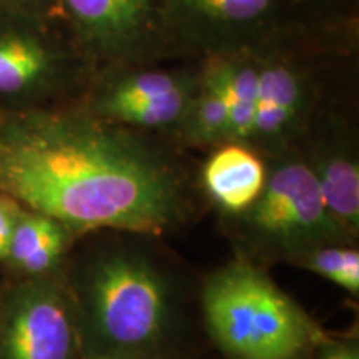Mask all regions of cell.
Returning a JSON list of instances; mask_svg holds the SVG:
<instances>
[{"instance_id":"6da1fadb","label":"cell","mask_w":359,"mask_h":359,"mask_svg":"<svg viewBox=\"0 0 359 359\" xmlns=\"http://www.w3.org/2000/svg\"><path fill=\"white\" fill-rule=\"evenodd\" d=\"M0 193L72 233L163 235L185 215L182 180L167 161L80 115L0 120Z\"/></svg>"},{"instance_id":"7a4b0ae2","label":"cell","mask_w":359,"mask_h":359,"mask_svg":"<svg viewBox=\"0 0 359 359\" xmlns=\"http://www.w3.org/2000/svg\"><path fill=\"white\" fill-rule=\"evenodd\" d=\"M75 313L88 358L154 359L172 331L173 294L145 255L111 248L85 268Z\"/></svg>"},{"instance_id":"3957f363","label":"cell","mask_w":359,"mask_h":359,"mask_svg":"<svg viewBox=\"0 0 359 359\" xmlns=\"http://www.w3.org/2000/svg\"><path fill=\"white\" fill-rule=\"evenodd\" d=\"M201 311L230 359H308L326 339L306 311L246 259L206 278Z\"/></svg>"},{"instance_id":"277c9868","label":"cell","mask_w":359,"mask_h":359,"mask_svg":"<svg viewBox=\"0 0 359 359\" xmlns=\"http://www.w3.org/2000/svg\"><path fill=\"white\" fill-rule=\"evenodd\" d=\"M233 217L251 251L285 262L314 246L351 245L354 238L330 213L308 161L299 156H281L266 167L258 198Z\"/></svg>"},{"instance_id":"5b68a950","label":"cell","mask_w":359,"mask_h":359,"mask_svg":"<svg viewBox=\"0 0 359 359\" xmlns=\"http://www.w3.org/2000/svg\"><path fill=\"white\" fill-rule=\"evenodd\" d=\"M79 344L77 313L57 285L13 291L0 314V359H74Z\"/></svg>"},{"instance_id":"8992f818","label":"cell","mask_w":359,"mask_h":359,"mask_svg":"<svg viewBox=\"0 0 359 359\" xmlns=\"http://www.w3.org/2000/svg\"><path fill=\"white\" fill-rule=\"evenodd\" d=\"M266 180V165L245 143H228L206 161L201 182L224 213L245 212L258 198Z\"/></svg>"},{"instance_id":"52a82bcc","label":"cell","mask_w":359,"mask_h":359,"mask_svg":"<svg viewBox=\"0 0 359 359\" xmlns=\"http://www.w3.org/2000/svg\"><path fill=\"white\" fill-rule=\"evenodd\" d=\"M303 85L294 72L271 65L258 74V100L250 140L276 147L298 122L303 109Z\"/></svg>"},{"instance_id":"ba28073f","label":"cell","mask_w":359,"mask_h":359,"mask_svg":"<svg viewBox=\"0 0 359 359\" xmlns=\"http://www.w3.org/2000/svg\"><path fill=\"white\" fill-rule=\"evenodd\" d=\"M70 233L57 219L22 208L13 226L6 259L24 275L34 278L47 275L64 257Z\"/></svg>"},{"instance_id":"9c48e42d","label":"cell","mask_w":359,"mask_h":359,"mask_svg":"<svg viewBox=\"0 0 359 359\" xmlns=\"http://www.w3.org/2000/svg\"><path fill=\"white\" fill-rule=\"evenodd\" d=\"M323 200L349 235L359 231V165L353 155L333 150L306 160Z\"/></svg>"},{"instance_id":"30bf717a","label":"cell","mask_w":359,"mask_h":359,"mask_svg":"<svg viewBox=\"0 0 359 359\" xmlns=\"http://www.w3.org/2000/svg\"><path fill=\"white\" fill-rule=\"evenodd\" d=\"M228 103V143L250 142L258 100L259 70L245 64L218 62L208 69Z\"/></svg>"},{"instance_id":"8fae6325","label":"cell","mask_w":359,"mask_h":359,"mask_svg":"<svg viewBox=\"0 0 359 359\" xmlns=\"http://www.w3.org/2000/svg\"><path fill=\"white\" fill-rule=\"evenodd\" d=\"M52 70V58L37 40L7 35L0 39V93L19 95L42 83Z\"/></svg>"},{"instance_id":"7c38bea8","label":"cell","mask_w":359,"mask_h":359,"mask_svg":"<svg viewBox=\"0 0 359 359\" xmlns=\"http://www.w3.org/2000/svg\"><path fill=\"white\" fill-rule=\"evenodd\" d=\"M85 25L100 37H125L148 12V0H67Z\"/></svg>"},{"instance_id":"4fadbf2b","label":"cell","mask_w":359,"mask_h":359,"mask_svg":"<svg viewBox=\"0 0 359 359\" xmlns=\"http://www.w3.org/2000/svg\"><path fill=\"white\" fill-rule=\"evenodd\" d=\"M182 122L187 123V138L191 143L226 142L228 103L210 72H206L198 97L190 103Z\"/></svg>"},{"instance_id":"5bb4252c","label":"cell","mask_w":359,"mask_h":359,"mask_svg":"<svg viewBox=\"0 0 359 359\" xmlns=\"http://www.w3.org/2000/svg\"><path fill=\"white\" fill-rule=\"evenodd\" d=\"M185 80L163 72H142V74L128 75L111 85L103 95L98 98L97 111L105 118H114L116 111L127 109L161 95L173 92L175 88L185 85Z\"/></svg>"},{"instance_id":"9a60e30c","label":"cell","mask_w":359,"mask_h":359,"mask_svg":"<svg viewBox=\"0 0 359 359\" xmlns=\"http://www.w3.org/2000/svg\"><path fill=\"white\" fill-rule=\"evenodd\" d=\"M290 263L334 283L349 294L359 293V251L351 245L314 246L296 255Z\"/></svg>"},{"instance_id":"2e32d148","label":"cell","mask_w":359,"mask_h":359,"mask_svg":"<svg viewBox=\"0 0 359 359\" xmlns=\"http://www.w3.org/2000/svg\"><path fill=\"white\" fill-rule=\"evenodd\" d=\"M205 12L226 20H250L268 7L269 0H195Z\"/></svg>"},{"instance_id":"e0dca14e","label":"cell","mask_w":359,"mask_h":359,"mask_svg":"<svg viewBox=\"0 0 359 359\" xmlns=\"http://www.w3.org/2000/svg\"><path fill=\"white\" fill-rule=\"evenodd\" d=\"M20 212L22 205L12 200L11 196L0 193V259L7 258L8 243H11L13 226H15Z\"/></svg>"},{"instance_id":"ac0fdd59","label":"cell","mask_w":359,"mask_h":359,"mask_svg":"<svg viewBox=\"0 0 359 359\" xmlns=\"http://www.w3.org/2000/svg\"><path fill=\"white\" fill-rule=\"evenodd\" d=\"M314 359H359V348L354 341L325 339L316 348Z\"/></svg>"},{"instance_id":"d6986e66","label":"cell","mask_w":359,"mask_h":359,"mask_svg":"<svg viewBox=\"0 0 359 359\" xmlns=\"http://www.w3.org/2000/svg\"><path fill=\"white\" fill-rule=\"evenodd\" d=\"M88 359H128V358H116V356H93Z\"/></svg>"}]
</instances>
